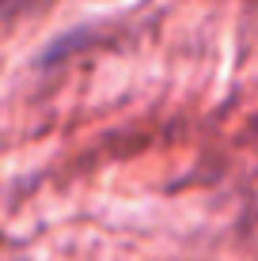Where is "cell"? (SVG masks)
<instances>
[{
    "instance_id": "cell-1",
    "label": "cell",
    "mask_w": 258,
    "mask_h": 261,
    "mask_svg": "<svg viewBox=\"0 0 258 261\" xmlns=\"http://www.w3.org/2000/svg\"><path fill=\"white\" fill-rule=\"evenodd\" d=\"M50 4L53 0H0V23L31 15V12H42V8H50Z\"/></svg>"
}]
</instances>
